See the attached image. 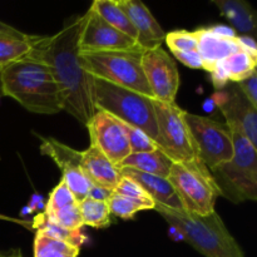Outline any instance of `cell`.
<instances>
[{"mask_svg": "<svg viewBox=\"0 0 257 257\" xmlns=\"http://www.w3.org/2000/svg\"><path fill=\"white\" fill-rule=\"evenodd\" d=\"M87 23V13L73 17L50 37L35 35L29 57L49 67L62 95L63 110L87 125L97 112L92 99V75L79 63V42Z\"/></svg>", "mask_w": 257, "mask_h": 257, "instance_id": "obj_1", "label": "cell"}, {"mask_svg": "<svg viewBox=\"0 0 257 257\" xmlns=\"http://www.w3.org/2000/svg\"><path fill=\"white\" fill-rule=\"evenodd\" d=\"M0 87L3 95L32 113L55 114L63 110L60 90L49 67L29 55L0 69Z\"/></svg>", "mask_w": 257, "mask_h": 257, "instance_id": "obj_2", "label": "cell"}, {"mask_svg": "<svg viewBox=\"0 0 257 257\" xmlns=\"http://www.w3.org/2000/svg\"><path fill=\"white\" fill-rule=\"evenodd\" d=\"M155 210L193 248L206 257H245L217 212L196 216L183 210L155 205Z\"/></svg>", "mask_w": 257, "mask_h": 257, "instance_id": "obj_3", "label": "cell"}, {"mask_svg": "<svg viewBox=\"0 0 257 257\" xmlns=\"http://www.w3.org/2000/svg\"><path fill=\"white\" fill-rule=\"evenodd\" d=\"M92 99L95 110H103L115 119L138 128L158 143L152 98L92 77Z\"/></svg>", "mask_w": 257, "mask_h": 257, "instance_id": "obj_4", "label": "cell"}, {"mask_svg": "<svg viewBox=\"0 0 257 257\" xmlns=\"http://www.w3.org/2000/svg\"><path fill=\"white\" fill-rule=\"evenodd\" d=\"M143 53L140 47L112 52H79V63L92 77L155 99L142 69Z\"/></svg>", "mask_w": 257, "mask_h": 257, "instance_id": "obj_5", "label": "cell"}, {"mask_svg": "<svg viewBox=\"0 0 257 257\" xmlns=\"http://www.w3.org/2000/svg\"><path fill=\"white\" fill-rule=\"evenodd\" d=\"M233 156L228 162L222 163L211 171L221 196L231 202L257 200V150L255 146L231 131Z\"/></svg>", "mask_w": 257, "mask_h": 257, "instance_id": "obj_6", "label": "cell"}, {"mask_svg": "<svg viewBox=\"0 0 257 257\" xmlns=\"http://www.w3.org/2000/svg\"><path fill=\"white\" fill-rule=\"evenodd\" d=\"M167 180L185 212L196 216L215 212L216 200L221 196L220 188L200 158L172 163Z\"/></svg>", "mask_w": 257, "mask_h": 257, "instance_id": "obj_7", "label": "cell"}, {"mask_svg": "<svg viewBox=\"0 0 257 257\" xmlns=\"http://www.w3.org/2000/svg\"><path fill=\"white\" fill-rule=\"evenodd\" d=\"M158 148L173 163L198 158L195 142L185 119V112L177 103L166 104L153 99Z\"/></svg>", "mask_w": 257, "mask_h": 257, "instance_id": "obj_8", "label": "cell"}, {"mask_svg": "<svg viewBox=\"0 0 257 257\" xmlns=\"http://www.w3.org/2000/svg\"><path fill=\"white\" fill-rule=\"evenodd\" d=\"M185 119L195 142L197 156L210 171L228 162L233 156L231 131L225 123L185 112Z\"/></svg>", "mask_w": 257, "mask_h": 257, "instance_id": "obj_9", "label": "cell"}, {"mask_svg": "<svg viewBox=\"0 0 257 257\" xmlns=\"http://www.w3.org/2000/svg\"><path fill=\"white\" fill-rule=\"evenodd\" d=\"M142 69L155 99L175 104L180 89V73L175 60L162 47L145 50Z\"/></svg>", "mask_w": 257, "mask_h": 257, "instance_id": "obj_10", "label": "cell"}, {"mask_svg": "<svg viewBox=\"0 0 257 257\" xmlns=\"http://www.w3.org/2000/svg\"><path fill=\"white\" fill-rule=\"evenodd\" d=\"M216 105L225 117L230 131L240 133L253 146H257V108L243 95L236 83H228L213 94Z\"/></svg>", "mask_w": 257, "mask_h": 257, "instance_id": "obj_11", "label": "cell"}, {"mask_svg": "<svg viewBox=\"0 0 257 257\" xmlns=\"http://www.w3.org/2000/svg\"><path fill=\"white\" fill-rule=\"evenodd\" d=\"M38 137L42 141L40 153L52 158L55 165L59 167V170L62 171V180L68 186L77 203L88 197V192L92 185L80 170L82 151L74 150L52 137H42V136Z\"/></svg>", "mask_w": 257, "mask_h": 257, "instance_id": "obj_12", "label": "cell"}, {"mask_svg": "<svg viewBox=\"0 0 257 257\" xmlns=\"http://www.w3.org/2000/svg\"><path fill=\"white\" fill-rule=\"evenodd\" d=\"M85 127L89 131L90 145L95 146L113 165H120L131 155L124 130L110 114L97 110Z\"/></svg>", "mask_w": 257, "mask_h": 257, "instance_id": "obj_13", "label": "cell"}, {"mask_svg": "<svg viewBox=\"0 0 257 257\" xmlns=\"http://www.w3.org/2000/svg\"><path fill=\"white\" fill-rule=\"evenodd\" d=\"M138 47L132 38L120 33L93 10H87V23L79 42L82 53L127 50Z\"/></svg>", "mask_w": 257, "mask_h": 257, "instance_id": "obj_14", "label": "cell"}, {"mask_svg": "<svg viewBox=\"0 0 257 257\" xmlns=\"http://www.w3.org/2000/svg\"><path fill=\"white\" fill-rule=\"evenodd\" d=\"M137 32V45L143 50L158 48L165 42L166 33L150 9L140 0H117Z\"/></svg>", "mask_w": 257, "mask_h": 257, "instance_id": "obj_15", "label": "cell"}, {"mask_svg": "<svg viewBox=\"0 0 257 257\" xmlns=\"http://www.w3.org/2000/svg\"><path fill=\"white\" fill-rule=\"evenodd\" d=\"M80 170L90 185L114 191L119 183L122 175L119 168L113 165L95 146L90 145L85 151H82Z\"/></svg>", "mask_w": 257, "mask_h": 257, "instance_id": "obj_16", "label": "cell"}, {"mask_svg": "<svg viewBox=\"0 0 257 257\" xmlns=\"http://www.w3.org/2000/svg\"><path fill=\"white\" fill-rule=\"evenodd\" d=\"M193 33L197 39V52L202 60V69L208 73L218 62L242 50L237 35L235 38L222 37L213 33L211 28H201L193 30Z\"/></svg>", "mask_w": 257, "mask_h": 257, "instance_id": "obj_17", "label": "cell"}, {"mask_svg": "<svg viewBox=\"0 0 257 257\" xmlns=\"http://www.w3.org/2000/svg\"><path fill=\"white\" fill-rule=\"evenodd\" d=\"M120 171V175L124 177L131 178L136 183L141 186L145 190V192L153 200V202L157 205L166 206L173 210H182L180 200L173 190L172 185L168 182L166 178L157 177V176L147 175V173L140 172L137 170L128 167H118Z\"/></svg>", "mask_w": 257, "mask_h": 257, "instance_id": "obj_18", "label": "cell"}, {"mask_svg": "<svg viewBox=\"0 0 257 257\" xmlns=\"http://www.w3.org/2000/svg\"><path fill=\"white\" fill-rule=\"evenodd\" d=\"M221 15L230 23L233 30L246 37L255 38L257 17L253 8L245 0H213Z\"/></svg>", "mask_w": 257, "mask_h": 257, "instance_id": "obj_19", "label": "cell"}, {"mask_svg": "<svg viewBox=\"0 0 257 257\" xmlns=\"http://www.w3.org/2000/svg\"><path fill=\"white\" fill-rule=\"evenodd\" d=\"M172 163V161L158 148L152 152L131 153L117 167L133 168V170H137L140 172L167 180Z\"/></svg>", "mask_w": 257, "mask_h": 257, "instance_id": "obj_20", "label": "cell"}, {"mask_svg": "<svg viewBox=\"0 0 257 257\" xmlns=\"http://www.w3.org/2000/svg\"><path fill=\"white\" fill-rule=\"evenodd\" d=\"M89 9L97 13L104 22L119 30L120 33L132 38L135 42L137 40V32L133 28L127 14L118 5L117 0H95Z\"/></svg>", "mask_w": 257, "mask_h": 257, "instance_id": "obj_21", "label": "cell"}, {"mask_svg": "<svg viewBox=\"0 0 257 257\" xmlns=\"http://www.w3.org/2000/svg\"><path fill=\"white\" fill-rule=\"evenodd\" d=\"M33 228L37 232L47 235L49 237L67 242L74 247H82L87 241V236L82 232V230H69L58 223L53 222L44 213H40L33 220Z\"/></svg>", "mask_w": 257, "mask_h": 257, "instance_id": "obj_22", "label": "cell"}, {"mask_svg": "<svg viewBox=\"0 0 257 257\" xmlns=\"http://www.w3.org/2000/svg\"><path fill=\"white\" fill-rule=\"evenodd\" d=\"M35 35L0 37V69L24 59L32 52Z\"/></svg>", "mask_w": 257, "mask_h": 257, "instance_id": "obj_23", "label": "cell"}, {"mask_svg": "<svg viewBox=\"0 0 257 257\" xmlns=\"http://www.w3.org/2000/svg\"><path fill=\"white\" fill-rule=\"evenodd\" d=\"M257 59L243 50L236 52L221 62L228 82L238 83L256 72Z\"/></svg>", "mask_w": 257, "mask_h": 257, "instance_id": "obj_24", "label": "cell"}, {"mask_svg": "<svg viewBox=\"0 0 257 257\" xmlns=\"http://www.w3.org/2000/svg\"><path fill=\"white\" fill-rule=\"evenodd\" d=\"M83 226H90L94 228H105L110 225V211L107 202L95 201L85 197L78 202Z\"/></svg>", "mask_w": 257, "mask_h": 257, "instance_id": "obj_25", "label": "cell"}, {"mask_svg": "<svg viewBox=\"0 0 257 257\" xmlns=\"http://www.w3.org/2000/svg\"><path fill=\"white\" fill-rule=\"evenodd\" d=\"M79 247L35 231L34 257H78Z\"/></svg>", "mask_w": 257, "mask_h": 257, "instance_id": "obj_26", "label": "cell"}, {"mask_svg": "<svg viewBox=\"0 0 257 257\" xmlns=\"http://www.w3.org/2000/svg\"><path fill=\"white\" fill-rule=\"evenodd\" d=\"M107 203L108 207H109L110 215H114L117 217L123 218V220H132L137 212L148 210L147 206L124 197V196L118 195L115 192H112Z\"/></svg>", "mask_w": 257, "mask_h": 257, "instance_id": "obj_27", "label": "cell"}, {"mask_svg": "<svg viewBox=\"0 0 257 257\" xmlns=\"http://www.w3.org/2000/svg\"><path fill=\"white\" fill-rule=\"evenodd\" d=\"M113 192L118 193L120 196H124L127 198H131L133 201H137V202L147 206L148 210H155L156 203L153 202L152 198L145 192V190L138 183H136L131 178L122 176L119 183H118L117 187H115V190Z\"/></svg>", "mask_w": 257, "mask_h": 257, "instance_id": "obj_28", "label": "cell"}, {"mask_svg": "<svg viewBox=\"0 0 257 257\" xmlns=\"http://www.w3.org/2000/svg\"><path fill=\"white\" fill-rule=\"evenodd\" d=\"M165 42L172 53L195 52L197 50V39L193 32L187 30H173L166 33Z\"/></svg>", "mask_w": 257, "mask_h": 257, "instance_id": "obj_29", "label": "cell"}, {"mask_svg": "<svg viewBox=\"0 0 257 257\" xmlns=\"http://www.w3.org/2000/svg\"><path fill=\"white\" fill-rule=\"evenodd\" d=\"M120 122V120H119ZM123 130H124L125 136H127L128 145H130L131 153H143V152H152V151L158 150V145L155 141L151 140L146 133L138 128L128 125L125 123L120 122Z\"/></svg>", "mask_w": 257, "mask_h": 257, "instance_id": "obj_30", "label": "cell"}, {"mask_svg": "<svg viewBox=\"0 0 257 257\" xmlns=\"http://www.w3.org/2000/svg\"><path fill=\"white\" fill-rule=\"evenodd\" d=\"M75 203H77V201L73 197L72 192L69 191L68 186L65 185L64 181L62 180L50 192L49 201H48L47 207H45V211L43 213L50 215V213H54L57 211L62 210V208L68 207V206L75 205Z\"/></svg>", "mask_w": 257, "mask_h": 257, "instance_id": "obj_31", "label": "cell"}, {"mask_svg": "<svg viewBox=\"0 0 257 257\" xmlns=\"http://www.w3.org/2000/svg\"><path fill=\"white\" fill-rule=\"evenodd\" d=\"M45 216H47L49 220H52L53 222L58 223V225L63 226V227L65 228H69V230H82L83 227V221L82 217H80L78 203L68 206V207L57 211V212Z\"/></svg>", "mask_w": 257, "mask_h": 257, "instance_id": "obj_32", "label": "cell"}, {"mask_svg": "<svg viewBox=\"0 0 257 257\" xmlns=\"http://www.w3.org/2000/svg\"><path fill=\"white\" fill-rule=\"evenodd\" d=\"M236 84L238 85L243 95L247 98L248 102L257 108V73L253 72L250 77L236 83Z\"/></svg>", "mask_w": 257, "mask_h": 257, "instance_id": "obj_33", "label": "cell"}, {"mask_svg": "<svg viewBox=\"0 0 257 257\" xmlns=\"http://www.w3.org/2000/svg\"><path fill=\"white\" fill-rule=\"evenodd\" d=\"M177 60H180L186 67L192 68V69H202V60L197 50L195 52H183V53H172Z\"/></svg>", "mask_w": 257, "mask_h": 257, "instance_id": "obj_34", "label": "cell"}, {"mask_svg": "<svg viewBox=\"0 0 257 257\" xmlns=\"http://www.w3.org/2000/svg\"><path fill=\"white\" fill-rule=\"evenodd\" d=\"M237 40L241 45V49L250 54L251 57L257 59V45L255 38L246 37V35H237Z\"/></svg>", "mask_w": 257, "mask_h": 257, "instance_id": "obj_35", "label": "cell"}, {"mask_svg": "<svg viewBox=\"0 0 257 257\" xmlns=\"http://www.w3.org/2000/svg\"><path fill=\"white\" fill-rule=\"evenodd\" d=\"M112 191L104 190V188L97 187V186H90L89 192H88V197L93 198L95 201H102V202H107L109 200Z\"/></svg>", "mask_w": 257, "mask_h": 257, "instance_id": "obj_36", "label": "cell"}, {"mask_svg": "<svg viewBox=\"0 0 257 257\" xmlns=\"http://www.w3.org/2000/svg\"><path fill=\"white\" fill-rule=\"evenodd\" d=\"M25 33L20 32V30L15 29L12 25L7 24V23H3L0 20V37H25Z\"/></svg>", "mask_w": 257, "mask_h": 257, "instance_id": "obj_37", "label": "cell"}, {"mask_svg": "<svg viewBox=\"0 0 257 257\" xmlns=\"http://www.w3.org/2000/svg\"><path fill=\"white\" fill-rule=\"evenodd\" d=\"M0 257H24L22 255V251L19 248H15V250H10L8 252H0Z\"/></svg>", "mask_w": 257, "mask_h": 257, "instance_id": "obj_38", "label": "cell"}, {"mask_svg": "<svg viewBox=\"0 0 257 257\" xmlns=\"http://www.w3.org/2000/svg\"><path fill=\"white\" fill-rule=\"evenodd\" d=\"M0 220H7V221H13V222H20V221H18V220H14V218H10V217H7V216H3V215H0Z\"/></svg>", "mask_w": 257, "mask_h": 257, "instance_id": "obj_39", "label": "cell"}, {"mask_svg": "<svg viewBox=\"0 0 257 257\" xmlns=\"http://www.w3.org/2000/svg\"><path fill=\"white\" fill-rule=\"evenodd\" d=\"M3 95V93H2V87H0V97H2Z\"/></svg>", "mask_w": 257, "mask_h": 257, "instance_id": "obj_40", "label": "cell"}]
</instances>
